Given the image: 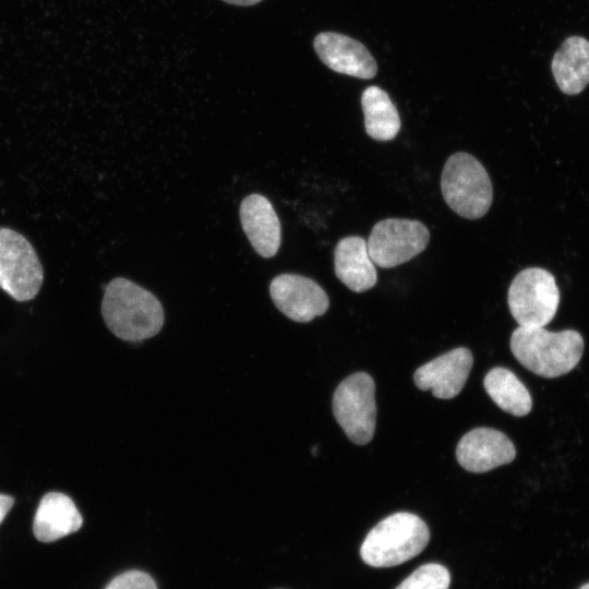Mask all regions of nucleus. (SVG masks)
Segmentation results:
<instances>
[{"instance_id": "20e7f679", "label": "nucleus", "mask_w": 589, "mask_h": 589, "mask_svg": "<svg viewBox=\"0 0 589 589\" xmlns=\"http://www.w3.org/2000/svg\"><path fill=\"white\" fill-rule=\"evenodd\" d=\"M441 190L446 204L467 219L484 216L493 200L488 171L476 157L465 152L455 153L446 160Z\"/></svg>"}, {"instance_id": "f257e3e1", "label": "nucleus", "mask_w": 589, "mask_h": 589, "mask_svg": "<svg viewBox=\"0 0 589 589\" xmlns=\"http://www.w3.org/2000/svg\"><path fill=\"white\" fill-rule=\"evenodd\" d=\"M101 315L113 335L118 338L139 342L159 333L165 315L157 298L123 278H113L105 288Z\"/></svg>"}, {"instance_id": "423d86ee", "label": "nucleus", "mask_w": 589, "mask_h": 589, "mask_svg": "<svg viewBox=\"0 0 589 589\" xmlns=\"http://www.w3.org/2000/svg\"><path fill=\"white\" fill-rule=\"evenodd\" d=\"M333 413L352 443L368 444L376 425L373 378L365 372H357L340 382L333 396Z\"/></svg>"}, {"instance_id": "dca6fc26", "label": "nucleus", "mask_w": 589, "mask_h": 589, "mask_svg": "<svg viewBox=\"0 0 589 589\" xmlns=\"http://www.w3.org/2000/svg\"><path fill=\"white\" fill-rule=\"evenodd\" d=\"M555 82L564 94L576 95L589 83V41L579 36L564 40L552 64Z\"/></svg>"}, {"instance_id": "f3484780", "label": "nucleus", "mask_w": 589, "mask_h": 589, "mask_svg": "<svg viewBox=\"0 0 589 589\" xmlns=\"http://www.w3.org/2000/svg\"><path fill=\"white\" fill-rule=\"evenodd\" d=\"M366 134L376 141H390L400 130L397 108L378 86L366 87L361 96Z\"/></svg>"}, {"instance_id": "9d476101", "label": "nucleus", "mask_w": 589, "mask_h": 589, "mask_svg": "<svg viewBox=\"0 0 589 589\" xmlns=\"http://www.w3.org/2000/svg\"><path fill=\"white\" fill-rule=\"evenodd\" d=\"M516 457L513 442L501 431L476 428L457 444L456 459L469 472L483 473L507 465Z\"/></svg>"}, {"instance_id": "4468645a", "label": "nucleus", "mask_w": 589, "mask_h": 589, "mask_svg": "<svg viewBox=\"0 0 589 589\" xmlns=\"http://www.w3.org/2000/svg\"><path fill=\"white\" fill-rule=\"evenodd\" d=\"M334 266L337 278L354 292L366 291L377 281L375 264L362 237L349 236L338 241Z\"/></svg>"}, {"instance_id": "39448f33", "label": "nucleus", "mask_w": 589, "mask_h": 589, "mask_svg": "<svg viewBox=\"0 0 589 589\" xmlns=\"http://www.w3.org/2000/svg\"><path fill=\"white\" fill-rule=\"evenodd\" d=\"M507 303L519 326L544 327L556 314L560 303L554 276L540 267L522 269L508 288Z\"/></svg>"}, {"instance_id": "412c9836", "label": "nucleus", "mask_w": 589, "mask_h": 589, "mask_svg": "<svg viewBox=\"0 0 589 589\" xmlns=\"http://www.w3.org/2000/svg\"><path fill=\"white\" fill-rule=\"evenodd\" d=\"M14 504V498L11 495L0 494V524L10 512Z\"/></svg>"}, {"instance_id": "aec40b11", "label": "nucleus", "mask_w": 589, "mask_h": 589, "mask_svg": "<svg viewBox=\"0 0 589 589\" xmlns=\"http://www.w3.org/2000/svg\"><path fill=\"white\" fill-rule=\"evenodd\" d=\"M105 589H157V586L148 574L129 570L115 577Z\"/></svg>"}, {"instance_id": "9b49d317", "label": "nucleus", "mask_w": 589, "mask_h": 589, "mask_svg": "<svg viewBox=\"0 0 589 589\" xmlns=\"http://www.w3.org/2000/svg\"><path fill=\"white\" fill-rule=\"evenodd\" d=\"M472 364L469 349L455 348L418 368L413 381L419 389H431L434 397L450 399L464 388Z\"/></svg>"}, {"instance_id": "0eeeda50", "label": "nucleus", "mask_w": 589, "mask_h": 589, "mask_svg": "<svg viewBox=\"0 0 589 589\" xmlns=\"http://www.w3.org/2000/svg\"><path fill=\"white\" fill-rule=\"evenodd\" d=\"M44 281V268L31 242L20 232L0 227V288L14 300L34 299Z\"/></svg>"}, {"instance_id": "f8f14e48", "label": "nucleus", "mask_w": 589, "mask_h": 589, "mask_svg": "<svg viewBox=\"0 0 589 589\" xmlns=\"http://www.w3.org/2000/svg\"><path fill=\"white\" fill-rule=\"evenodd\" d=\"M313 47L321 61L335 72L359 79H372L377 72L376 62L364 45L344 34L320 33Z\"/></svg>"}, {"instance_id": "a211bd4d", "label": "nucleus", "mask_w": 589, "mask_h": 589, "mask_svg": "<svg viewBox=\"0 0 589 589\" xmlns=\"http://www.w3.org/2000/svg\"><path fill=\"white\" fill-rule=\"evenodd\" d=\"M483 386L491 399L505 412L515 417H524L530 412L531 396L510 370L493 368L484 376Z\"/></svg>"}, {"instance_id": "7ed1b4c3", "label": "nucleus", "mask_w": 589, "mask_h": 589, "mask_svg": "<svg viewBox=\"0 0 589 589\" xmlns=\"http://www.w3.org/2000/svg\"><path fill=\"white\" fill-rule=\"evenodd\" d=\"M429 540V528L419 516L395 513L370 530L360 548V556L372 567L396 566L421 553Z\"/></svg>"}, {"instance_id": "6ab92c4d", "label": "nucleus", "mask_w": 589, "mask_h": 589, "mask_svg": "<svg viewBox=\"0 0 589 589\" xmlns=\"http://www.w3.org/2000/svg\"><path fill=\"white\" fill-rule=\"evenodd\" d=\"M450 575L448 569L436 563L418 567L396 589H448Z\"/></svg>"}, {"instance_id": "4be33fe9", "label": "nucleus", "mask_w": 589, "mask_h": 589, "mask_svg": "<svg viewBox=\"0 0 589 589\" xmlns=\"http://www.w3.org/2000/svg\"><path fill=\"white\" fill-rule=\"evenodd\" d=\"M223 1H225L227 3H230V4H235V5L248 7V5L256 4L262 0H223Z\"/></svg>"}, {"instance_id": "2eb2a0df", "label": "nucleus", "mask_w": 589, "mask_h": 589, "mask_svg": "<svg viewBox=\"0 0 589 589\" xmlns=\"http://www.w3.org/2000/svg\"><path fill=\"white\" fill-rule=\"evenodd\" d=\"M83 518L74 502L61 492L46 493L37 507L33 532L40 542H53L77 531Z\"/></svg>"}, {"instance_id": "ddd939ff", "label": "nucleus", "mask_w": 589, "mask_h": 589, "mask_svg": "<svg viewBox=\"0 0 589 589\" xmlns=\"http://www.w3.org/2000/svg\"><path fill=\"white\" fill-rule=\"evenodd\" d=\"M240 220L250 243L261 256L272 257L277 253L281 241L280 223L265 196L248 195L240 205Z\"/></svg>"}, {"instance_id": "1a4fd4ad", "label": "nucleus", "mask_w": 589, "mask_h": 589, "mask_svg": "<svg viewBox=\"0 0 589 589\" xmlns=\"http://www.w3.org/2000/svg\"><path fill=\"white\" fill-rule=\"evenodd\" d=\"M269 293L276 308L299 323L323 315L329 306L325 290L313 279L301 275L276 276L269 285Z\"/></svg>"}, {"instance_id": "f03ea898", "label": "nucleus", "mask_w": 589, "mask_h": 589, "mask_svg": "<svg viewBox=\"0 0 589 589\" xmlns=\"http://www.w3.org/2000/svg\"><path fill=\"white\" fill-rule=\"evenodd\" d=\"M510 350L529 371L554 378L578 364L584 338L574 329L550 332L541 326H518L510 337Z\"/></svg>"}, {"instance_id": "6e6552de", "label": "nucleus", "mask_w": 589, "mask_h": 589, "mask_svg": "<svg viewBox=\"0 0 589 589\" xmlns=\"http://www.w3.org/2000/svg\"><path fill=\"white\" fill-rule=\"evenodd\" d=\"M429 240L430 232L423 223L387 218L373 226L366 244L373 263L390 268L417 256L428 247Z\"/></svg>"}, {"instance_id": "5701e85b", "label": "nucleus", "mask_w": 589, "mask_h": 589, "mask_svg": "<svg viewBox=\"0 0 589 589\" xmlns=\"http://www.w3.org/2000/svg\"><path fill=\"white\" fill-rule=\"evenodd\" d=\"M580 589H589V584L581 586Z\"/></svg>"}]
</instances>
